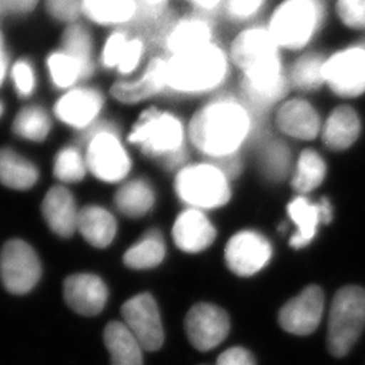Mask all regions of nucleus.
Instances as JSON below:
<instances>
[{
    "label": "nucleus",
    "instance_id": "obj_1",
    "mask_svg": "<svg viewBox=\"0 0 365 365\" xmlns=\"http://www.w3.org/2000/svg\"><path fill=\"white\" fill-rule=\"evenodd\" d=\"M279 45L269 30L250 29L241 33L232 46V60L244 71L242 90L255 110H265L287 93Z\"/></svg>",
    "mask_w": 365,
    "mask_h": 365
},
{
    "label": "nucleus",
    "instance_id": "obj_2",
    "mask_svg": "<svg viewBox=\"0 0 365 365\" xmlns=\"http://www.w3.org/2000/svg\"><path fill=\"white\" fill-rule=\"evenodd\" d=\"M248 110L235 99L222 98L199 110L190 123V138L196 148L218 157L233 155L250 130Z\"/></svg>",
    "mask_w": 365,
    "mask_h": 365
},
{
    "label": "nucleus",
    "instance_id": "obj_3",
    "mask_svg": "<svg viewBox=\"0 0 365 365\" xmlns=\"http://www.w3.org/2000/svg\"><path fill=\"white\" fill-rule=\"evenodd\" d=\"M227 75V58L212 42L167 58V90L202 93L217 88Z\"/></svg>",
    "mask_w": 365,
    "mask_h": 365
},
{
    "label": "nucleus",
    "instance_id": "obj_4",
    "mask_svg": "<svg viewBox=\"0 0 365 365\" xmlns=\"http://www.w3.org/2000/svg\"><path fill=\"white\" fill-rule=\"evenodd\" d=\"M129 141L138 145L146 156L161 160L168 168L179 167L185 160L180 119L157 108L143 113L131 130Z\"/></svg>",
    "mask_w": 365,
    "mask_h": 365
},
{
    "label": "nucleus",
    "instance_id": "obj_5",
    "mask_svg": "<svg viewBox=\"0 0 365 365\" xmlns=\"http://www.w3.org/2000/svg\"><path fill=\"white\" fill-rule=\"evenodd\" d=\"M324 16L322 0H287L274 11L268 30L280 48L300 49L317 34Z\"/></svg>",
    "mask_w": 365,
    "mask_h": 365
},
{
    "label": "nucleus",
    "instance_id": "obj_6",
    "mask_svg": "<svg viewBox=\"0 0 365 365\" xmlns=\"http://www.w3.org/2000/svg\"><path fill=\"white\" fill-rule=\"evenodd\" d=\"M365 327V289L349 286L336 294L330 315L327 346L336 357L351 352Z\"/></svg>",
    "mask_w": 365,
    "mask_h": 365
},
{
    "label": "nucleus",
    "instance_id": "obj_7",
    "mask_svg": "<svg viewBox=\"0 0 365 365\" xmlns=\"http://www.w3.org/2000/svg\"><path fill=\"white\" fill-rule=\"evenodd\" d=\"M175 187L182 202L195 209H215L230 199L227 178L214 164H195L182 168L178 173Z\"/></svg>",
    "mask_w": 365,
    "mask_h": 365
},
{
    "label": "nucleus",
    "instance_id": "obj_8",
    "mask_svg": "<svg viewBox=\"0 0 365 365\" xmlns=\"http://www.w3.org/2000/svg\"><path fill=\"white\" fill-rule=\"evenodd\" d=\"M87 167L99 180L115 182L126 178L131 168L130 157L110 123L101 122L88 133Z\"/></svg>",
    "mask_w": 365,
    "mask_h": 365
},
{
    "label": "nucleus",
    "instance_id": "obj_9",
    "mask_svg": "<svg viewBox=\"0 0 365 365\" xmlns=\"http://www.w3.org/2000/svg\"><path fill=\"white\" fill-rule=\"evenodd\" d=\"M41 262L25 241L11 240L0 252V279L10 292L22 295L38 283Z\"/></svg>",
    "mask_w": 365,
    "mask_h": 365
},
{
    "label": "nucleus",
    "instance_id": "obj_10",
    "mask_svg": "<svg viewBox=\"0 0 365 365\" xmlns=\"http://www.w3.org/2000/svg\"><path fill=\"white\" fill-rule=\"evenodd\" d=\"M325 81L339 96L354 98L365 92V46H353L325 63Z\"/></svg>",
    "mask_w": 365,
    "mask_h": 365
},
{
    "label": "nucleus",
    "instance_id": "obj_11",
    "mask_svg": "<svg viewBox=\"0 0 365 365\" xmlns=\"http://www.w3.org/2000/svg\"><path fill=\"white\" fill-rule=\"evenodd\" d=\"M123 324L141 344L144 351H158L164 342V330L156 300L149 294H140L122 307Z\"/></svg>",
    "mask_w": 365,
    "mask_h": 365
},
{
    "label": "nucleus",
    "instance_id": "obj_12",
    "mask_svg": "<svg viewBox=\"0 0 365 365\" xmlns=\"http://www.w3.org/2000/svg\"><path fill=\"white\" fill-rule=\"evenodd\" d=\"M230 331V321L221 307L199 303L185 318V333L197 351L207 352L217 348Z\"/></svg>",
    "mask_w": 365,
    "mask_h": 365
},
{
    "label": "nucleus",
    "instance_id": "obj_13",
    "mask_svg": "<svg viewBox=\"0 0 365 365\" xmlns=\"http://www.w3.org/2000/svg\"><path fill=\"white\" fill-rule=\"evenodd\" d=\"M148 41L129 29H115L106 39L101 63L106 69H114L122 76H130L141 66Z\"/></svg>",
    "mask_w": 365,
    "mask_h": 365
},
{
    "label": "nucleus",
    "instance_id": "obj_14",
    "mask_svg": "<svg viewBox=\"0 0 365 365\" xmlns=\"http://www.w3.org/2000/svg\"><path fill=\"white\" fill-rule=\"evenodd\" d=\"M269 241L256 232L237 233L227 242L225 257L227 267L238 276L257 274L271 259Z\"/></svg>",
    "mask_w": 365,
    "mask_h": 365
},
{
    "label": "nucleus",
    "instance_id": "obj_15",
    "mask_svg": "<svg viewBox=\"0 0 365 365\" xmlns=\"http://www.w3.org/2000/svg\"><path fill=\"white\" fill-rule=\"evenodd\" d=\"M324 294L310 286L283 306L279 314L280 327L297 336H307L318 327L324 314Z\"/></svg>",
    "mask_w": 365,
    "mask_h": 365
},
{
    "label": "nucleus",
    "instance_id": "obj_16",
    "mask_svg": "<svg viewBox=\"0 0 365 365\" xmlns=\"http://www.w3.org/2000/svg\"><path fill=\"white\" fill-rule=\"evenodd\" d=\"M105 99L101 91L91 87L72 88L64 93L54 106V114L66 125L86 129L101 114Z\"/></svg>",
    "mask_w": 365,
    "mask_h": 365
},
{
    "label": "nucleus",
    "instance_id": "obj_17",
    "mask_svg": "<svg viewBox=\"0 0 365 365\" xmlns=\"http://www.w3.org/2000/svg\"><path fill=\"white\" fill-rule=\"evenodd\" d=\"M167 90V58L150 60L143 75L134 80H120L111 88L113 96L122 103H138Z\"/></svg>",
    "mask_w": 365,
    "mask_h": 365
},
{
    "label": "nucleus",
    "instance_id": "obj_18",
    "mask_svg": "<svg viewBox=\"0 0 365 365\" xmlns=\"http://www.w3.org/2000/svg\"><path fill=\"white\" fill-rule=\"evenodd\" d=\"M107 297L105 282L96 274H72L64 283L66 304L73 312L86 317L101 313L105 309Z\"/></svg>",
    "mask_w": 365,
    "mask_h": 365
},
{
    "label": "nucleus",
    "instance_id": "obj_19",
    "mask_svg": "<svg viewBox=\"0 0 365 365\" xmlns=\"http://www.w3.org/2000/svg\"><path fill=\"white\" fill-rule=\"evenodd\" d=\"M212 29L207 19L200 16H185L172 21L158 45L170 56L188 52L211 43Z\"/></svg>",
    "mask_w": 365,
    "mask_h": 365
},
{
    "label": "nucleus",
    "instance_id": "obj_20",
    "mask_svg": "<svg viewBox=\"0 0 365 365\" xmlns=\"http://www.w3.org/2000/svg\"><path fill=\"white\" fill-rule=\"evenodd\" d=\"M288 215L298 226L297 235L291 238V247L300 249L312 242L321 222L329 223L331 221L333 209L327 199H322L315 205L309 199L299 196L288 205Z\"/></svg>",
    "mask_w": 365,
    "mask_h": 365
},
{
    "label": "nucleus",
    "instance_id": "obj_21",
    "mask_svg": "<svg viewBox=\"0 0 365 365\" xmlns=\"http://www.w3.org/2000/svg\"><path fill=\"white\" fill-rule=\"evenodd\" d=\"M173 240L179 248L188 253H197L209 248L217 232L209 218L197 209L185 210L173 225Z\"/></svg>",
    "mask_w": 365,
    "mask_h": 365
},
{
    "label": "nucleus",
    "instance_id": "obj_22",
    "mask_svg": "<svg viewBox=\"0 0 365 365\" xmlns=\"http://www.w3.org/2000/svg\"><path fill=\"white\" fill-rule=\"evenodd\" d=\"M140 10L138 0H83V16L98 26L128 29Z\"/></svg>",
    "mask_w": 365,
    "mask_h": 365
},
{
    "label": "nucleus",
    "instance_id": "obj_23",
    "mask_svg": "<svg viewBox=\"0 0 365 365\" xmlns=\"http://www.w3.org/2000/svg\"><path fill=\"white\" fill-rule=\"evenodd\" d=\"M78 212L75 199L64 187H53L42 203V214L53 233L68 238L78 229Z\"/></svg>",
    "mask_w": 365,
    "mask_h": 365
},
{
    "label": "nucleus",
    "instance_id": "obj_24",
    "mask_svg": "<svg viewBox=\"0 0 365 365\" xmlns=\"http://www.w3.org/2000/svg\"><path fill=\"white\" fill-rule=\"evenodd\" d=\"M280 130L300 140H313L319 133V117L313 106L302 99L289 101L277 113Z\"/></svg>",
    "mask_w": 365,
    "mask_h": 365
},
{
    "label": "nucleus",
    "instance_id": "obj_25",
    "mask_svg": "<svg viewBox=\"0 0 365 365\" xmlns=\"http://www.w3.org/2000/svg\"><path fill=\"white\" fill-rule=\"evenodd\" d=\"M78 229L88 244L106 248L115 237L117 222L103 207L87 206L78 212Z\"/></svg>",
    "mask_w": 365,
    "mask_h": 365
},
{
    "label": "nucleus",
    "instance_id": "obj_26",
    "mask_svg": "<svg viewBox=\"0 0 365 365\" xmlns=\"http://www.w3.org/2000/svg\"><path fill=\"white\" fill-rule=\"evenodd\" d=\"M105 344L111 365H143L144 348L123 322H111L105 329Z\"/></svg>",
    "mask_w": 365,
    "mask_h": 365
},
{
    "label": "nucleus",
    "instance_id": "obj_27",
    "mask_svg": "<svg viewBox=\"0 0 365 365\" xmlns=\"http://www.w3.org/2000/svg\"><path fill=\"white\" fill-rule=\"evenodd\" d=\"M360 129V119L356 111L348 106H341L327 119L322 138L330 149L344 150L356 143Z\"/></svg>",
    "mask_w": 365,
    "mask_h": 365
},
{
    "label": "nucleus",
    "instance_id": "obj_28",
    "mask_svg": "<svg viewBox=\"0 0 365 365\" xmlns=\"http://www.w3.org/2000/svg\"><path fill=\"white\" fill-rule=\"evenodd\" d=\"M46 66L53 86L58 90H72L78 81L86 80L92 75L87 66L63 48L48 56Z\"/></svg>",
    "mask_w": 365,
    "mask_h": 365
},
{
    "label": "nucleus",
    "instance_id": "obj_29",
    "mask_svg": "<svg viewBox=\"0 0 365 365\" xmlns=\"http://www.w3.org/2000/svg\"><path fill=\"white\" fill-rule=\"evenodd\" d=\"M38 180V170L9 148L0 149V182L13 190H29Z\"/></svg>",
    "mask_w": 365,
    "mask_h": 365
},
{
    "label": "nucleus",
    "instance_id": "obj_30",
    "mask_svg": "<svg viewBox=\"0 0 365 365\" xmlns=\"http://www.w3.org/2000/svg\"><path fill=\"white\" fill-rule=\"evenodd\" d=\"M115 205L125 215L143 217L155 205V192L144 179H135L123 184L115 194Z\"/></svg>",
    "mask_w": 365,
    "mask_h": 365
},
{
    "label": "nucleus",
    "instance_id": "obj_31",
    "mask_svg": "<svg viewBox=\"0 0 365 365\" xmlns=\"http://www.w3.org/2000/svg\"><path fill=\"white\" fill-rule=\"evenodd\" d=\"M164 257V238L158 230H150L125 253L123 262L133 269H149L157 267Z\"/></svg>",
    "mask_w": 365,
    "mask_h": 365
},
{
    "label": "nucleus",
    "instance_id": "obj_32",
    "mask_svg": "<svg viewBox=\"0 0 365 365\" xmlns=\"http://www.w3.org/2000/svg\"><path fill=\"white\" fill-rule=\"evenodd\" d=\"M51 119L46 111L38 106H27L15 118L13 130L30 141H43L51 131Z\"/></svg>",
    "mask_w": 365,
    "mask_h": 365
},
{
    "label": "nucleus",
    "instance_id": "obj_33",
    "mask_svg": "<svg viewBox=\"0 0 365 365\" xmlns=\"http://www.w3.org/2000/svg\"><path fill=\"white\" fill-rule=\"evenodd\" d=\"M61 48L75 56L93 73V37L88 27L78 22L66 26L61 37Z\"/></svg>",
    "mask_w": 365,
    "mask_h": 365
},
{
    "label": "nucleus",
    "instance_id": "obj_34",
    "mask_svg": "<svg viewBox=\"0 0 365 365\" xmlns=\"http://www.w3.org/2000/svg\"><path fill=\"white\" fill-rule=\"evenodd\" d=\"M325 63L319 54H307L298 60L291 71L292 84L303 91H314L325 81Z\"/></svg>",
    "mask_w": 365,
    "mask_h": 365
},
{
    "label": "nucleus",
    "instance_id": "obj_35",
    "mask_svg": "<svg viewBox=\"0 0 365 365\" xmlns=\"http://www.w3.org/2000/svg\"><path fill=\"white\" fill-rule=\"evenodd\" d=\"M325 175L327 164L322 157L313 150H304L300 155L292 185L300 192H309L324 182Z\"/></svg>",
    "mask_w": 365,
    "mask_h": 365
},
{
    "label": "nucleus",
    "instance_id": "obj_36",
    "mask_svg": "<svg viewBox=\"0 0 365 365\" xmlns=\"http://www.w3.org/2000/svg\"><path fill=\"white\" fill-rule=\"evenodd\" d=\"M87 161L76 148H64L54 160V175L61 182H81L86 176Z\"/></svg>",
    "mask_w": 365,
    "mask_h": 365
},
{
    "label": "nucleus",
    "instance_id": "obj_37",
    "mask_svg": "<svg viewBox=\"0 0 365 365\" xmlns=\"http://www.w3.org/2000/svg\"><path fill=\"white\" fill-rule=\"evenodd\" d=\"M262 168L274 180L286 176L289 168V152L286 145L280 143L268 145L262 157Z\"/></svg>",
    "mask_w": 365,
    "mask_h": 365
},
{
    "label": "nucleus",
    "instance_id": "obj_38",
    "mask_svg": "<svg viewBox=\"0 0 365 365\" xmlns=\"http://www.w3.org/2000/svg\"><path fill=\"white\" fill-rule=\"evenodd\" d=\"M11 78H13L15 91L21 98H29L37 86V76L33 63L29 58H19L11 66Z\"/></svg>",
    "mask_w": 365,
    "mask_h": 365
},
{
    "label": "nucleus",
    "instance_id": "obj_39",
    "mask_svg": "<svg viewBox=\"0 0 365 365\" xmlns=\"http://www.w3.org/2000/svg\"><path fill=\"white\" fill-rule=\"evenodd\" d=\"M45 10L56 22L68 26L83 16V0H45Z\"/></svg>",
    "mask_w": 365,
    "mask_h": 365
},
{
    "label": "nucleus",
    "instance_id": "obj_40",
    "mask_svg": "<svg viewBox=\"0 0 365 365\" xmlns=\"http://www.w3.org/2000/svg\"><path fill=\"white\" fill-rule=\"evenodd\" d=\"M337 13L346 26L365 30V0H339Z\"/></svg>",
    "mask_w": 365,
    "mask_h": 365
},
{
    "label": "nucleus",
    "instance_id": "obj_41",
    "mask_svg": "<svg viewBox=\"0 0 365 365\" xmlns=\"http://www.w3.org/2000/svg\"><path fill=\"white\" fill-rule=\"evenodd\" d=\"M265 0H226L225 9L229 16L235 19H248L259 13Z\"/></svg>",
    "mask_w": 365,
    "mask_h": 365
},
{
    "label": "nucleus",
    "instance_id": "obj_42",
    "mask_svg": "<svg viewBox=\"0 0 365 365\" xmlns=\"http://www.w3.org/2000/svg\"><path fill=\"white\" fill-rule=\"evenodd\" d=\"M38 4L39 0H0V14L24 16L33 13Z\"/></svg>",
    "mask_w": 365,
    "mask_h": 365
},
{
    "label": "nucleus",
    "instance_id": "obj_43",
    "mask_svg": "<svg viewBox=\"0 0 365 365\" xmlns=\"http://www.w3.org/2000/svg\"><path fill=\"white\" fill-rule=\"evenodd\" d=\"M217 365H256L252 353L244 348H232L222 353Z\"/></svg>",
    "mask_w": 365,
    "mask_h": 365
},
{
    "label": "nucleus",
    "instance_id": "obj_44",
    "mask_svg": "<svg viewBox=\"0 0 365 365\" xmlns=\"http://www.w3.org/2000/svg\"><path fill=\"white\" fill-rule=\"evenodd\" d=\"M215 160L217 161H215L214 165L218 167L226 175L227 179L229 178H235V176L238 175L241 165H240V160H238V157H237L235 153L227 155V156L218 157Z\"/></svg>",
    "mask_w": 365,
    "mask_h": 365
},
{
    "label": "nucleus",
    "instance_id": "obj_45",
    "mask_svg": "<svg viewBox=\"0 0 365 365\" xmlns=\"http://www.w3.org/2000/svg\"><path fill=\"white\" fill-rule=\"evenodd\" d=\"M7 71H9V56H7V51H6L3 34L0 31V86L3 84V81L6 78Z\"/></svg>",
    "mask_w": 365,
    "mask_h": 365
},
{
    "label": "nucleus",
    "instance_id": "obj_46",
    "mask_svg": "<svg viewBox=\"0 0 365 365\" xmlns=\"http://www.w3.org/2000/svg\"><path fill=\"white\" fill-rule=\"evenodd\" d=\"M185 1L192 4L196 10L209 13V11H212L214 9H217L221 4L222 0H185Z\"/></svg>",
    "mask_w": 365,
    "mask_h": 365
},
{
    "label": "nucleus",
    "instance_id": "obj_47",
    "mask_svg": "<svg viewBox=\"0 0 365 365\" xmlns=\"http://www.w3.org/2000/svg\"><path fill=\"white\" fill-rule=\"evenodd\" d=\"M168 0H138L140 6L150 7V9H163L167 7Z\"/></svg>",
    "mask_w": 365,
    "mask_h": 365
},
{
    "label": "nucleus",
    "instance_id": "obj_48",
    "mask_svg": "<svg viewBox=\"0 0 365 365\" xmlns=\"http://www.w3.org/2000/svg\"><path fill=\"white\" fill-rule=\"evenodd\" d=\"M1 114H3V105H1V102H0V117H1Z\"/></svg>",
    "mask_w": 365,
    "mask_h": 365
}]
</instances>
